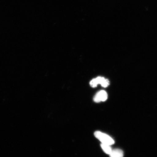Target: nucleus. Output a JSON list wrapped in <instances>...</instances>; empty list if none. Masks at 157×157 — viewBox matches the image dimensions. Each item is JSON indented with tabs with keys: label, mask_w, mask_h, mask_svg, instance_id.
<instances>
[{
	"label": "nucleus",
	"mask_w": 157,
	"mask_h": 157,
	"mask_svg": "<svg viewBox=\"0 0 157 157\" xmlns=\"http://www.w3.org/2000/svg\"><path fill=\"white\" fill-rule=\"evenodd\" d=\"M109 155L110 157H123L124 154L122 150L116 149L112 150Z\"/></svg>",
	"instance_id": "3"
},
{
	"label": "nucleus",
	"mask_w": 157,
	"mask_h": 157,
	"mask_svg": "<svg viewBox=\"0 0 157 157\" xmlns=\"http://www.w3.org/2000/svg\"><path fill=\"white\" fill-rule=\"evenodd\" d=\"M107 93L104 90H101L96 94L94 98V101L99 103L101 101H105L107 99Z\"/></svg>",
	"instance_id": "2"
},
{
	"label": "nucleus",
	"mask_w": 157,
	"mask_h": 157,
	"mask_svg": "<svg viewBox=\"0 0 157 157\" xmlns=\"http://www.w3.org/2000/svg\"><path fill=\"white\" fill-rule=\"evenodd\" d=\"M98 84H98L97 80V79H96V78H94V79L92 80L90 82V85H91V87H97Z\"/></svg>",
	"instance_id": "6"
},
{
	"label": "nucleus",
	"mask_w": 157,
	"mask_h": 157,
	"mask_svg": "<svg viewBox=\"0 0 157 157\" xmlns=\"http://www.w3.org/2000/svg\"><path fill=\"white\" fill-rule=\"evenodd\" d=\"M94 135L96 138L101 141L102 144L109 145L110 146L114 144L115 142L113 139L110 136L105 133L100 131H96L94 133Z\"/></svg>",
	"instance_id": "1"
},
{
	"label": "nucleus",
	"mask_w": 157,
	"mask_h": 157,
	"mask_svg": "<svg viewBox=\"0 0 157 157\" xmlns=\"http://www.w3.org/2000/svg\"><path fill=\"white\" fill-rule=\"evenodd\" d=\"M109 80L107 79L104 78L102 81L101 84L102 87H106L109 86Z\"/></svg>",
	"instance_id": "5"
},
{
	"label": "nucleus",
	"mask_w": 157,
	"mask_h": 157,
	"mask_svg": "<svg viewBox=\"0 0 157 157\" xmlns=\"http://www.w3.org/2000/svg\"><path fill=\"white\" fill-rule=\"evenodd\" d=\"M101 147L104 151L107 154L109 155L110 154L112 151V149H111L110 145L104 144L102 143L101 144Z\"/></svg>",
	"instance_id": "4"
}]
</instances>
